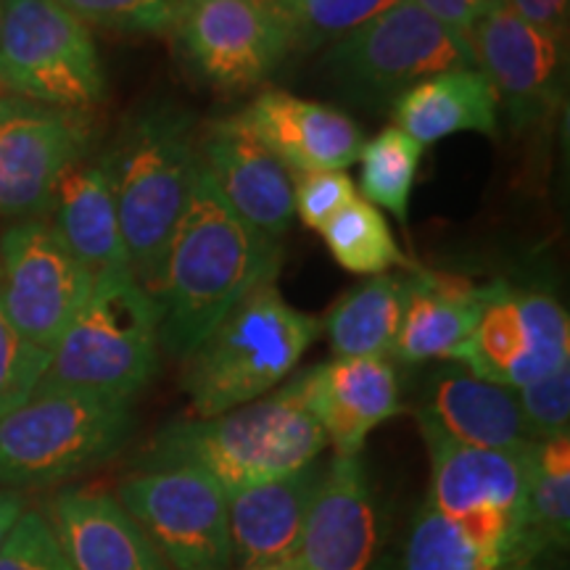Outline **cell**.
I'll list each match as a JSON object with an SVG mask.
<instances>
[{
  "label": "cell",
  "instance_id": "1",
  "mask_svg": "<svg viewBox=\"0 0 570 570\" xmlns=\"http://www.w3.org/2000/svg\"><path fill=\"white\" fill-rule=\"evenodd\" d=\"M281 265L277 240L238 217L198 161L164 262L159 344L185 360L248 291L275 283Z\"/></svg>",
  "mask_w": 570,
  "mask_h": 570
},
{
  "label": "cell",
  "instance_id": "2",
  "mask_svg": "<svg viewBox=\"0 0 570 570\" xmlns=\"http://www.w3.org/2000/svg\"><path fill=\"white\" fill-rule=\"evenodd\" d=\"M327 439L302 399L285 383L275 394L217 417L167 425L146 446L138 465L198 468L225 491L246 489L312 465Z\"/></svg>",
  "mask_w": 570,
  "mask_h": 570
},
{
  "label": "cell",
  "instance_id": "3",
  "mask_svg": "<svg viewBox=\"0 0 570 570\" xmlns=\"http://www.w3.org/2000/svg\"><path fill=\"white\" fill-rule=\"evenodd\" d=\"M127 265L159 302L164 262L198 169L194 122L180 111L156 109L132 119L104 156Z\"/></svg>",
  "mask_w": 570,
  "mask_h": 570
},
{
  "label": "cell",
  "instance_id": "4",
  "mask_svg": "<svg viewBox=\"0 0 570 570\" xmlns=\"http://www.w3.org/2000/svg\"><path fill=\"white\" fill-rule=\"evenodd\" d=\"M320 333L323 323L285 302L275 283L256 285L185 356L183 389L194 415L217 417L269 394Z\"/></svg>",
  "mask_w": 570,
  "mask_h": 570
},
{
  "label": "cell",
  "instance_id": "5",
  "mask_svg": "<svg viewBox=\"0 0 570 570\" xmlns=\"http://www.w3.org/2000/svg\"><path fill=\"white\" fill-rule=\"evenodd\" d=\"M161 306L130 269L96 275L92 291L59 344L38 389L132 402L159 367Z\"/></svg>",
  "mask_w": 570,
  "mask_h": 570
},
{
  "label": "cell",
  "instance_id": "6",
  "mask_svg": "<svg viewBox=\"0 0 570 570\" xmlns=\"http://www.w3.org/2000/svg\"><path fill=\"white\" fill-rule=\"evenodd\" d=\"M132 431V402L35 389L0 417V487L30 489L109 462Z\"/></svg>",
  "mask_w": 570,
  "mask_h": 570
},
{
  "label": "cell",
  "instance_id": "7",
  "mask_svg": "<svg viewBox=\"0 0 570 570\" xmlns=\"http://www.w3.org/2000/svg\"><path fill=\"white\" fill-rule=\"evenodd\" d=\"M0 85L27 101L88 111L106 98L96 40L59 0H0Z\"/></svg>",
  "mask_w": 570,
  "mask_h": 570
},
{
  "label": "cell",
  "instance_id": "8",
  "mask_svg": "<svg viewBox=\"0 0 570 570\" xmlns=\"http://www.w3.org/2000/svg\"><path fill=\"white\" fill-rule=\"evenodd\" d=\"M325 67L352 96L381 101L441 71L475 67V56L468 38L449 30L412 0H399L331 46Z\"/></svg>",
  "mask_w": 570,
  "mask_h": 570
},
{
  "label": "cell",
  "instance_id": "9",
  "mask_svg": "<svg viewBox=\"0 0 570 570\" xmlns=\"http://www.w3.org/2000/svg\"><path fill=\"white\" fill-rule=\"evenodd\" d=\"M117 499L173 570H233L227 494L209 473L140 470L119 483Z\"/></svg>",
  "mask_w": 570,
  "mask_h": 570
},
{
  "label": "cell",
  "instance_id": "10",
  "mask_svg": "<svg viewBox=\"0 0 570 570\" xmlns=\"http://www.w3.org/2000/svg\"><path fill=\"white\" fill-rule=\"evenodd\" d=\"M92 283L96 275L51 225L27 219L0 238V306L13 331L42 352H53Z\"/></svg>",
  "mask_w": 570,
  "mask_h": 570
},
{
  "label": "cell",
  "instance_id": "11",
  "mask_svg": "<svg viewBox=\"0 0 570 570\" xmlns=\"http://www.w3.org/2000/svg\"><path fill=\"white\" fill-rule=\"evenodd\" d=\"M452 360L489 383L529 386L570 365L568 312L547 291L497 281L479 325Z\"/></svg>",
  "mask_w": 570,
  "mask_h": 570
},
{
  "label": "cell",
  "instance_id": "12",
  "mask_svg": "<svg viewBox=\"0 0 570 570\" xmlns=\"http://www.w3.org/2000/svg\"><path fill=\"white\" fill-rule=\"evenodd\" d=\"M88 146V111L0 98V217L46 212L59 177Z\"/></svg>",
  "mask_w": 570,
  "mask_h": 570
},
{
  "label": "cell",
  "instance_id": "13",
  "mask_svg": "<svg viewBox=\"0 0 570 570\" xmlns=\"http://www.w3.org/2000/svg\"><path fill=\"white\" fill-rule=\"evenodd\" d=\"M475 69L491 82L512 125L539 127L566 101V42L497 6L470 32Z\"/></svg>",
  "mask_w": 570,
  "mask_h": 570
},
{
  "label": "cell",
  "instance_id": "14",
  "mask_svg": "<svg viewBox=\"0 0 570 570\" xmlns=\"http://www.w3.org/2000/svg\"><path fill=\"white\" fill-rule=\"evenodd\" d=\"M173 32L196 75L230 92L265 82L291 51L252 0H185Z\"/></svg>",
  "mask_w": 570,
  "mask_h": 570
},
{
  "label": "cell",
  "instance_id": "15",
  "mask_svg": "<svg viewBox=\"0 0 570 570\" xmlns=\"http://www.w3.org/2000/svg\"><path fill=\"white\" fill-rule=\"evenodd\" d=\"M417 425L431 454V508L452 520L499 510L525 525L531 465L539 441L525 449H483L444 436L423 417H417Z\"/></svg>",
  "mask_w": 570,
  "mask_h": 570
},
{
  "label": "cell",
  "instance_id": "16",
  "mask_svg": "<svg viewBox=\"0 0 570 570\" xmlns=\"http://www.w3.org/2000/svg\"><path fill=\"white\" fill-rule=\"evenodd\" d=\"M291 386L338 458L360 454L370 433L402 412L399 377L386 356H336L291 377Z\"/></svg>",
  "mask_w": 570,
  "mask_h": 570
},
{
  "label": "cell",
  "instance_id": "17",
  "mask_svg": "<svg viewBox=\"0 0 570 570\" xmlns=\"http://www.w3.org/2000/svg\"><path fill=\"white\" fill-rule=\"evenodd\" d=\"M198 161L233 212L259 233L277 240L294 223V177L238 117L206 127Z\"/></svg>",
  "mask_w": 570,
  "mask_h": 570
},
{
  "label": "cell",
  "instance_id": "18",
  "mask_svg": "<svg viewBox=\"0 0 570 570\" xmlns=\"http://www.w3.org/2000/svg\"><path fill=\"white\" fill-rule=\"evenodd\" d=\"M238 119L294 175L344 173L365 146L348 114L285 90L259 92Z\"/></svg>",
  "mask_w": 570,
  "mask_h": 570
},
{
  "label": "cell",
  "instance_id": "19",
  "mask_svg": "<svg viewBox=\"0 0 570 570\" xmlns=\"http://www.w3.org/2000/svg\"><path fill=\"white\" fill-rule=\"evenodd\" d=\"M377 547L375 504L360 454L333 458L306 512L296 562L302 570H370Z\"/></svg>",
  "mask_w": 570,
  "mask_h": 570
},
{
  "label": "cell",
  "instance_id": "20",
  "mask_svg": "<svg viewBox=\"0 0 570 570\" xmlns=\"http://www.w3.org/2000/svg\"><path fill=\"white\" fill-rule=\"evenodd\" d=\"M75 570H173L119 504L90 489H63L42 515Z\"/></svg>",
  "mask_w": 570,
  "mask_h": 570
},
{
  "label": "cell",
  "instance_id": "21",
  "mask_svg": "<svg viewBox=\"0 0 570 570\" xmlns=\"http://www.w3.org/2000/svg\"><path fill=\"white\" fill-rule=\"evenodd\" d=\"M323 470L312 462L283 479L225 491L233 570L267 568L296 558Z\"/></svg>",
  "mask_w": 570,
  "mask_h": 570
},
{
  "label": "cell",
  "instance_id": "22",
  "mask_svg": "<svg viewBox=\"0 0 570 570\" xmlns=\"http://www.w3.org/2000/svg\"><path fill=\"white\" fill-rule=\"evenodd\" d=\"M491 288L494 283L475 285L460 275L417 269L407 277L402 325L391 356L404 365L452 360L479 325Z\"/></svg>",
  "mask_w": 570,
  "mask_h": 570
},
{
  "label": "cell",
  "instance_id": "23",
  "mask_svg": "<svg viewBox=\"0 0 570 570\" xmlns=\"http://www.w3.org/2000/svg\"><path fill=\"white\" fill-rule=\"evenodd\" d=\"M417 417L468 446L525 449L537 444L525 428L515 389L489 383L468 370H444L433 377Z\"/></svg>",
  "mask_w": 570,
  "mask_h": 570
},
{
  "label": "cell",
  "instance_id": "24",
  "mask_svg": "<svg viewBox=\"0 0 570 570\" xmlns=\"http://www.w3.org/2000/svg\"><path fill=\"white\" fill-rule=\"evenodd\" d=\"M394 119L420 146L454 132H499V101L491 82L475 67L428 77L394 98Z\"/></svg>",
  "mask_w": 570,
  "mask_h": 570
},
{
  "label": "cell",
  "instance_id": "25",
  "mask_svg": "<svg viewBox=\"0 0 570 570\" xmlns=\"http://www.w3.org/2000/svg\"><path fill=\"white\" fill-rule=\"evenodd\" d=\"M51 206L56 233L92 275L130 269L104 159L71 164L56 183Z\"/></svg>",
  "mask_w": 570,
  "mask_h": 570
},
{
  "label": "cell",
  "instance_id": "26",
  "mask_svg": "<svg viewBox=\"0 0 570 570\" xmlns=\"http://www.w3.org/2000/svg\"><path fill=\"white\" fill-rule=\"evenodd\" d=\"M407 277L375 275L327 312L323 331L336 356H389L402 325Z\"/></svg>",
  "mask_w": 570,
  "mask_h": 570
},
{
  "label": "cell",
  "instance_id": "27",
  "mask_svg": "<svg viewBox=\"0 0 570 570\" xmlns=\"http://www.w3.org/2000/svg\"><path fill=\"white\" fill-rule=\"evenodd\" d=\"M529 566L510 554L483 550L452 518L425 502L412 520L399 570H529Z\"/></svg>",
  "mask_w": 570,
  "mask_h": 570
},
{
  "label": "cell",
  "instance_id": "28",
  "mask_svg": "<svg viewBox=\"0 0 570 570\" xmlns=\"http://www.w3.org/2000/svg\"><path fill=\"white\" fill-rule=\"evenodd\" d=\"M570 533V436L544 439L537 444L525 502V539L531 550L547 544L566 547Z\"/></svg>",
  "mask_w": 570,
  "mask_h": 570
},
{
  "label": "cell",
  "instance_id": "29",
  "mask_svg": "<svg viewBox=\"0 0 570 570\" xmlns=\"http://www.w3.org/2000/svg\"><path fill=\"white\" fill-rule=\"evenodd\" d=\"M423 159V146L402 132L399 127H386L370 138L360 151V185L365 202L375 209L391 212L399 225L407 227L410 196Z\"/></svg>",
  "mask_w": 570,
  "mask_h": 570
},
{
  "label": "cell",
  "instance_id": "30",
  "mask_svg": "<svg viewBox=\"0 0 570 570\" xmlns=\"http://www.w3.org/2000/svg\"><path fill=\"white\" fill-rule=\"evenodd\" d=\"M325 246L346 273L383 275L389 267H412L389 230L386 217L356 196L323 230Z\"/></svg>",
  "mask_w": 570,
  "mask_h": 570
},
{
  "label": "cell",
  "instance_id": "31",
  "mask_svg": "<svg viewBox=\"0 0 570 570\" xmlns=\"http://www.w3.org/2000/svg\"><path fill=\"white\" fill-rule=\"evenodd\" d=\"M396 3L399 0H304L302 17L291 35V51L309 53L336 46Z\"/></svg>",
  "mask_w": 570,
  "mask_h": 570
},
{
  "label": "cell",
  "instance_id": "32",
  "mask_svg": "<svg viewBox=\"0 0 570 570\" xmlns=\"http://www.w3.org/2000/svg\"><path fill=\"white\" fill-rule=\"evenodd\" d=\"M59 3L67 6L85 24L159 35L173 30L185 0H59Z\"/></svg>",
  "mask_w": 570,
  "mask_h": 570
},
{
  "label": "cell",
  "instance_id": "33",
  "mask_svg": "<svg viewBox=\"0 0 570 570\" xmlns=\"http://www.w3.org/2000/svg\"><path fill=\"white\" fill-rule=\"evenodd\" d=\"M51 352L32 346L13 331L0 306V417L17 410L38 389Z\"/></svg>",
  "mask_w": 570,
  "mask_h": 570
},
{
  "label": "cell",
  "instance_id": "34",
  "mask_svg": "<svg viewBox=\"0 0 570 570\" xmlns=\"http://www.w3.org/2000/svg\"><path fill=\"white\" fill-rule=\"evenodd\" d=\"M0 570H75L42 512L24 510L0 544Z\"/></svg>",
  "mask_w": 570,
  "mask_h": 570
},
{
  "label": "cell",
  "instance_id": "35",
  "mask_svg": "<svg viewBox=\"0 0 570 570\" xmlns=\"http://www.w3.org/2000/svg\"><path fill=\"white\" fill-rule=\"evenodd\" d=\"M520 412L533 441L554 439L568 433L570 423V365L558 373L515 389Z\"/></svg>",
  "mask_w": 570,
  "mask_h": 570
},
{
  "label": "cell",
  "instance_id": "36",
  "mask_svg": "<svg viewBox=\"0 0 570 570\" xmlns=\"http://www.w3.org/2000/svg\"><path fill=\"white\" fill-rule=\"evenodd\" d=\"M354 198L356 188L346 173H304L294 180V214L312 230H323Z\"/></svg>",
  "mask_w": 570,
  "mask_h": 570
},
{
  "label": "cell",
  "instance_id": "37",
  "mask_svg": "<svg viewBox=\"0 0 570 570\" xmlns=\"http://www.w3.org/2000/svg\"><path fill=\"white\" fill-rule=\"evenodd\" d=\"M412 3L420 6L425 13H431L433 19L441 21L449 30L470 40V32L479 24V19L487 17L497 6H502V0H412Z\"/></svg>",
  "mask_w": 570,
  "mask_h": 570
},
{
  "label": "cell",
  "instance_id": "38",
  "mask_svg": "<svg viewBox=\"0 0 570 570\" xmlns=\"http://www.w3.org/2000/svg\"><path fill=\"white\" fill-rule=\"evenodd\" d=\"M502 6L552 38L568 42L570 0H502Z\"/></svg>",
  "mask_w": 570,
  "mask_h": 570
},
{
  "label": "cell",
  "instance_id": "39",
  "mask_svg": "<svg viewBox=\"0 0 570 570\" xmlns=\"http://www.w3.org/2000/svg\"><path fill=\"white\" fill-rule=\"evenodd\" d=\"M252 3L285 35L291 48V35H294L298 17H302L304 0H252Z\"/></svg>",
  "mask_w": 570,
  "mask_h": 570
},
{
  "label": "cell",
  "instance_id": "40",
  "mask_svg": "<svg viewBox=\"0 0 570 570\" xmlns=\"http://www.w3.org/2000/svg\"><path fill=\"white\" fill-rule=\"evenodd\" d=\"M21 512H24V497L13 489H0V544L17 525Z\"/></svg>",
  "mask_w": 570,
  "mask_h": 570
},
{
  "label": "cell",
  "instance_id": "41",
  "mask_svg": "<svg viewBox=\"0 0 570 570\" xmlns=\"http://www.w3.org/2000/svg\"><path fill=\"white\" fill-rule=\"evenodd\" d=\"M252 570H302V568H298V562H296V560H285V562H277V566L252 568Z\"/></svg>",
  "mask_w": 570,
  "mask_h": 570
},
{
  "label": "cell",
  "instance_id": "42",
  "mask_svg": "<svg viewBox=\"0 0 570 570\" xmlns=\"http://www.w3.org/2000/svg\"><path fill=\"white\" fill-rule=\"evenodd\" d=\"M0 21H3V11H0ZM0 92H6V90H3V85H0Z\"/></svg>",
  "mask_w": 570,
  "mask_h": 570
}]
</instances>
